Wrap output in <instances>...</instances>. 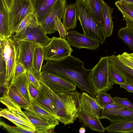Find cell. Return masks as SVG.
Returning <instances> with one entry per match:
<instances>
[{
	"mask_svg": "<svg viewBox=\"0 0 133 133\" xmlns=\"http://www.w3.org/2000/svg\"><path fill=\"white\" fill-rule=\"evenodd\" d=\"M42 70L50 72L75 85L82 91L93 97L95 94L89 80L90 70L87 69L80 59L71 55L62 59L46 60Z\"/></svg>",
	"mask_w": 133,
	"mask_h": 133,
	"instance_id": "6da1fadb",
	"label": "cell"
},
{
	"mask_svg": "<svg viewBox=\"0 0 133 133\" xmlns=\"http://www.w3.org/2000/svg\"><path fill=\"white\" fill-rule=\"evenodd\" d=\"M48 88L55 104L58 120L65 125L73 123L78 118L80 112L81 93L76 90L56 93Z\"/></svg>",
	"mask_w": 133,
	"mask_h": 133,
	"instance_id": "7a4b0ae2",
	"label": "cell"
},
{
	"mask_svg": "<svg viewBox=\"0 0 133 133\" xmlns=\"http://www.w3.org/2000/svg\"><path fill=\"white\" fill-rule=\"evenodd\" d=\"M75 3L77 18L80 22L84 34L103 44L107 37L104 30L95 21L87 4L82 0H76Z\"/></svg>",
	"mask_w": 133,
	"mask_h": 133,
	"instance_id": "3957f363",
	"label": "cell"
},
{
	"mask_svg": "<svg viewBox=\"0 0 133 133\" xmlns=\"http://www.w3.org/2000/svg\"><path fill=\"white\" fill-rule=\"evenodd\" d=\"M109 56L102 57L96 65L90 70L89 80L95 94L106 92L113 88L109 78Z\"/></svg>",
	"mask_w": 133,
	"mask_h": 133,
	"instance_id": "277c9868",
	"label": "cell"
},
{
	"mask_svg": "<svg viewBox=\"0 0 133 133\" xmlns=\"http://www.w3.org/2000/svg\"><path fill=\"white\" fill-rule=\"evenodd\" d=\"M0 53L6 64V81L9 82L12 79L16 67L18 63L19 46L16 41L10 37L0 39Z\"/></svg>",
	"mask_w": 133,
	"mask_h": 133,
	"instance_id": "5b68a950",
	"label": "cell"
},
{
	"mask_svg": "<svg viewBox=\"0 0 133 133\" xmlns=\"http://www.w3.org/2000/svg\"><path fill=\"white\" fill-rule=\"evenodd\" d=\"M44 60L57 61L71 55L73 50L68 41L63 37H53L46 45L43 46Z\"/></svg>",
	"mask_w": 133,
	"mask_h": 133,
	"instance_id": "8992f818",
	"label": "cell"
},
{
	"mask_svg": "<svg viewBox=\"0 0 133 133\" xmlns=\"http://www.w3.org/2000/svg\"><path fill=\"white\" fill-rule=\"evenodd\" d=\"M33 13L32 0H13L9 12L10 26L12 35L21 21L28 14Z\"/></svg>",
	"mask_w": 133,
	"mask_h": 133,
	"instance_id": "52a82bcc",
	"label": "cell"
},
{
	"mask_svg": "<svg viewBox=\"0 0 133 133\" xmlns=\"http://www.w3.org/2000/svg\"><path fill=\"white\" fill-rule=\"evenodd\" d=\"M38 76L39 80L44 82L55 92L76 90L77 86L75 85L49 71L42 70Z\"/></svg>",
	"mask_w": 133,
	"mask_h": 133,
	"instance_id": "ba28073f",
	"label": "cell"
},
{
	"mask_svg": "<svg viewBox=\"0 0 133 133\" xmlns=\"http://www.w3.org/2000/svg\"><path fill=\"white\" fill-rule=\"evenodd\" d=\"M66 5V0H57L48 15L40 23L46 34H54L55 29V17L63 18Z\"/></svg>",
	"mask_w": 133,
	"mask_h": 133,
	"instance_id": "9c48e42d",
	"label": "cell"
},
{
	"mask_svg": "<svg viewBox=\"0 0 133 133\" xmlns=\"http://www.w3.org/2000/svg\"><path fill=\"white\" fill-rule=\"evenodd\" d=\"M51 38L47 35L35 15L28 25L26 36L19 41H24L38 44L42 46L47 45Z\"/></svg>",
	"mask_w": 133,
	"mask_h": 133,
	"instance_id": "30bf717a",
	"label": "cell"
},
{
	"mask_svg": "<svg viewBox=\"0 0 133 133\" xmlns=\"http://www.w3.org/2000/svg\"><path fill=\"white\" fill-rule=\"evenodd\" d=\"M68 31L66 38L71 46L79 49L86 48L91 50L99 48V43L84 34L75 30H69Z\"/></svg>",
	"mask_w": 133,
	"mask_h": 133,
	"instance_id": "8fae6325",
	"label": "cell"
},
{
	"mask_svg": "<svg viewBox=\"0 0 133 133\" xmlns=\"http://www.w3.org/2000/svg\"><path fill=\"white\" fill-rule=\"evenodd\" d=\"M0 116L7 119L17 126L35 133V126L22 111L1 109Z\"/></svg>",
	"mask_w": 133,
	"mask_h": 133,
	"instance_id": "7c38bea8",
	"label": "cell"
},
{
	"mask_svg": "<svg viewBox=\"0 0 133 133\" xmlns=\"http://www.w3.org/2000/svg\"><path fill=\"white\" fill-rule=\"evenodd\" d=\"M80 112H84L92 117L99 119L102 108L98 103L96 98L87 92H83L79 99Z\"/></svg>",
	"mask_w": 133,
	"mask_h": 133,
	"instance_id": "4fadbf2b",
	"label": "cell"
},
{
	"mask_svg": "<svg viewBox=\"0 0 133 133\" xmlns=\"http://www.w3.org/2000/svg\"><path fill=\"white\" fill-rule=\"evenodd\" d=\"M19 46L18 63L20 62L25 66L27 70L33 69L32 61L35 49L39 44L24 41H17Z\"/></svg>",
	"mask_w": 133,
	"mask_h": 133,
	"instance_id": "5bb4252c",
	"label": "cell"
},
{
	"mask_svg": "<svg viewBox=\"0 0 133 133\" xmlns=\"http://www.w3.org/2000/svg\"><path fill=\"white\" fill-rule=\"evenodd\" d=\"M39 80L41 84V88L38 96L34 100L42 108L53 115L58 120L55 104L48 87L44 82Z\"/></svg>",
	"mask_w": 133,
	"mask_h": 133,
	"instance_id": "9a60e30c",
	"label": "cell"
},
{
	"mask_svg": "<svg viewBox=\"0 0 133 133\" xmlns=\"http://www.w3.org/2000/svg\"><path fill=\"white\" fill-rule=\"evenodd\" d=\"M106 119L115 123L133 120V110L122 108L112 109L103 108L99 119Z\"/></svg>",
	"mask_w": 133,
	"mask_h": 133,
	"instance_id": "2e32d148",
	"label": "cell"
},
{
	"mask_svg": "<svg viewBox=\"0 0 133 133\" xmlns=\"http://www.w3.org/2000/svg\"><path fill=\"white\" fill-rule=\"evenodd\" d=\"M23 111L35 126V133L54 132V129L57 125L47 121L30 112L26 110Z\"/></svg>",
	"mask_w": 133,
	"mask_h": 133,
	"instance_id": "e0dca14e",
	"label": "cell"
},
{
	"mask_svg": "<svg viewBox=\"0 0 133 133\" xmlns=\"http://www.w3.org/2000/svg\"><path fill=\"white\" fill-rule=\"evenodd\" d=\"M57 0H33L34 13L40 24L45 18Z\"/></svg>",
	"mask_w": 133,
	"mask_h": 133,
	"instance_id": "ac0fdd59",
	"label": "cell"
},
{
	"mask_svg": "<svg viewBox=\"0 0 133 133\" xmlns=\"http://www.w3.org/2000/svg\"><path fill=\"white\" fill-rule=\"evenodd\" d=\"M109 63L113 66L123 76L127 84L133 85V68L121 61L117 55L112 54L109 56Z\"/></svg>",
	"mask_w": 133,
	"mask_h": 133,
	"instance_id": "d6986e66",
	"label": "cell"
},
{
	"mask_svg": "<svg viewBox=\"0 0 133 133\" xmlns=\"http://www.w3.org/2000/svg\"><path fill=\"white\" fill-rule=\"evenodd\" d=\"M10 26L9 11L2 0H0V39L12 36Z\"/></svg>",
	"mask_w": 133,
	"mask_h": 133,
	"instance_id": "ffe728a7",
	"label": "cell"
},
{
	"mask_svg": "<svg viewBox=\"0 0 133 133\" xmlns=\"http://www.w3.org/2000/svg\"><path fill=\"white\" fill-rule=\"evenodd\" d=\"M62 18V23L67 31L76 27L78 19L75 3L66 5Z\"/></svg>",
	"mask_w": 133,
	"mask_h": 133,
	"instance_id": "44dd1931",
	"label": "cell"
},
{
	"mask_svg": "<svg viewBox=\"0 0 133 133\" xmlns=\"http://www.w3.org/2000/svg\"><path fill=\"white\" fill-rule=\"evenodd\" d=\"M22 108L47 121L57 125L59 124V121L53 115L42 108L34 100L30 102L28 105Z\"/></svg>",
	"mask_w": 133,
	"mask_h": 133,
	"instance_id": "7402d4cb",
	"label": "cell"
},
{
	"mask_svg": "<svg viewBox=\"0 0 133 133\" xmlns=\"http://www.w3.org/2000/svg\"><path fill=\"white\" fill-rule=\"evenodd\" d=\"M79 122L82 123L84 127L91 130L100 132H104L105 128L99 119L95 118L87 114L80 112L78 117Z\"/></svg>",
	"mask_w": 133,
	"mask_h": 133,
	"instance_id": "603a6c76",
	"label": "cell"
},
{
	"mask_svg": "<svg viewBox=\"0 0 133 133\" xmlns=\"http://www.w3.org/2000/svg\"><path fill=\"white\" fill-rule=\"evenodd\" d=\"M102 0H89L87 5L98 25L104 30L102 11Z\"/></svg>",
	"mask_w": 133,
	"mask_h": 133,
	"instance_id": "cb8c5ba5",
	"label": "cell"
},
{
	"mask_svg": "<svg viewBox=\"0 0 133 133\" xmlns=\"http://www.w3.org/2000/svg\"><path fill=\"white\" fill-rule=\"evenodd\" d=\"M115 5L123 15L126 26L133 30V5L120 0L116 1Z\"/></svg>",
	"mask_w": 133,
	"mask_h": 133,
	"instance_id": "d4e9b609",
	"label": "cell"
},
{
	"mask_svg": "<svg viewBox=\"0 0 133 133\" xmlns=\"http://www.w3.org/2000/svg\"><path fill=\"white\" fill-rule=\"evenodd\" d=\"M10 83L16 86L30 103L34 100L30 94L29 90L30 82L26 72L11 81Z\"/></svg>",
	"mask_w": 133,
	"mask_h": 133,
	"instance_id": "484cf974",
	"label": "cell"
},
{
	"mask_svg": "<svg viewBox=\"0 0 133 133\" xmlns=\"http://www.w3.org/2000/svg\"><path fill=\"white\" fill-rule=\"evenodd\" d=\"M102 3L104 30L107 37H109L112 35L113 29V22L112 17L113 9L103 0Z\"/></svg>",
	"mask_w": 133,
	"mask_h": 133,
	"instance_id": "4316f807",
	"label": "cell"
},
{
	"mask_svg": "<svg viewBox=\"0 0 133 133\" xmlns=\"http://www.w3.org/2000/svg\"><path fill=\"white\" fill-rule=\"evenodd\" d=\"M105 129L108 132L110 133L133 132V120L112 123Z\"/></svg>",
	"mask_w": 133,
	"mask_h": 133,
	"instance_id": "83f0119b",
	"label": "cell"
},
{
	"mask_svg": "<svg viewBox=\"0 0 133 133\" xmlns=\"http://www.w3.org/2000/svg\"><path fill=\"white\" fill-rule=\"evenodd\" d=\"M7 95L22 108L30 104L17 87L12 84L9 85Z\"/></svg>",
	"mask_w": 133,
	"mask_h": 133,
	"instance_id": "f1b7e54d",
	"label": "cell"
},
{
	"mask_svg": "<svg viewBox=\"0 0 133 133\" xmlns=\"http://www.w3.org/2000/svg\"><path fill=\"white\" fill-rule=\"evenodd\" d=\"M44 60L43 46H39L35 49L32 61L33 69L38 74L41 71L42 64Z\"/></svg>",
	"mask_w": 133,
	"mask_h": 133,
	"instance_id": "f546056e",
	"label": "cell"
},
{
	"mask_svg": "<svg viewBox=\"0 0 133 133\" xmlns=\"http://www.w3.org/2000/svg\"><path fill=\"white\" fill-rule=\"evenodd\" d=\"M118 35L133 51V30L126 26L118 30Z\"/></svg>",
	"mask_w": 133,
	"mask_h": 133,
	"instance_id": "4dcf8cb0",
	"label": "cell"
},
{
	"mask_svg": "<svg viewBox=\"0 0 133 133\" xmlns=\"http://www.w3.org/2000/svg\"><path fill=\"white\" fill-rule=\"evenodd\" d=\"M109 78L110 82L113 85L120 83H126V81L123 76L113 66L109 63Z\"/></svg>",
	"mask_w": 133,
	"mask_h": 133,
	"instance_id": "1f68e13d",
	"label": "cell"
},
{
	"mask_svg": "<svg viewBox=\"0 0 133 133\" xmlns=\"http://www.w3.org/2000/svg\"><path fill=\"white\" fill-rule=\"evenodd\" d=\"M95 97L98 103L102 108L105 105L115 103L110 95L105 91L98 93Z\"/></svg>",
	"mask_w": 133,
	"mask_h": 133,
	"instance_id": "d6a6232c",
	"label": "cell"
},
{
	"mask_svg": "<svg viewBox=\"0 0 133 133\" xmlns=\"http://www.w3.org/2000/svg\"><path fill=\"white\" fill-rule=\"evenodd\" d=\"M0 101L7 107L9 110L22 111L21 108L7 95L0 97Z\"/></svg>",
	"mask_w": 133,
	"mask_h": 133,
	"instance_id": "836d02e7",
	"label": "cell"
},
{
	"mask_svg": "<svg viewBox=\"0 0 133 133\" xmlns=\"http://www.w3.org/2000/svg\"><path fill=\"white\" fill-rule=\"evenodd\" d=\"M26 72L30 83L40 90L41 88V84L38 74L33 69L27 70Z\"/></svg>",
	"mask_w": 133,
	"mask_h": 133,
	"instance_id": "e575fe53",
	"label": "cell"
},
{
	"mask_svg": "<svg viewBox=\"0 0 133 133\" xmlns=\"http://www.w3.org/2000/svg\"><path fill=\"white\" fill-rule=\"evenodd\" d=\"M112 98L115 103L121 107L133 110V104L129 100L127 97H114Z\"/></svg>",
	"mask_w": 133,
	"mask_h": 133,
	"instance_id": "d590c367",
	"label": "cell"
},
{
	"mask_svg": "<svg viewBox=\"0 0 133 133\" xmlns=\"http://www.w3.org/2000/svg\"><path fill=\"white\" fill-rule=\"evenodd\" d=\"M0 126H3L8 132L12 133H33V132L24 129L21 127L17 126H12L8 125L5 123L1 121Z\"/></svg>",
	"mask_w": 133,
	"mask_h": 133,
	"instance_id": "8d00e7d4",
	"label": "cell"
},
{
	"mask_svg": "<svg viewBox=\"0 0 133 133\" xmlns=\"http://www.w3.org/2000/svg\"><path fill=\"white\" fill-rule=\"evenodd\" d=\"M6 73L5 62L2 54L0 53V84L7 82L6 81Z\"/></svg>",
	"mask_w": 133,
	"mask_h": 133,
	"instance_id": "74e56055",
	"label": "cell"
},
{
	"mask_svg": "<svg viewBox=\"0 0 133 133\" xmlns=\"http://www.w3.org/2000/svg\"><path fill=\"white\" fill-rule=\"evenodd\" d=\"M55 29L59 34V37L65 38L68 34V31L65 29L64 25L61 22V20L57 17H55Z\"/></svg>",
	"mask_w": 133,
	"mask_h": 133,
	"instance_id": "f35d334b",
	"label": "cell"
},
{
	"mask_svg": "<svg viewBox=\"0 0 133 133\" xmlns=\"http://www.w3.org/2000/svg\"><path fill=\"white\" fill-rule=\"evenodd\" d=\"M27 69L24 65L20 62L18 63L15 70L13 78L11 81L25 72Z\"/></svg>",
	"mask_w": 133,
	"mask_h": 133,
	"instance_id": "ab89813d",
	"label": "cell"
},
{
	"mask_svg": "<svg viewBox=\"0 0 133 133\" xmlns=\"http://www.w3.org/2000/svg\"><path fill=\"white\" fill-rule=\"evenodd\" d=\"M34 16L33 13L28 14L21 22L16 28L15 34L16 33L21 30L23 27L28 24Z\"/></svg>",
	"mask_w": 133,
	"mask_h": 133,
	"instance_id": "60d3db41",
	"label": "cell"
},
{
	"mask_svg": "<svg viewBox=\"0 0 133 133\" xmlns=\"http://www.w3.org/2000/svg\"><path fill=\"white\" fill-rule=\"evenodd\" d=\"M29 90L31 98L33 99H35L38 96L40 90L30 83L29 85Z\"/></svg>",
	"mask_w": 133,
	"mask_h": 133,
	"instance_id": "b9f144b4",
	"label": "cell"
},
{
	"mask_svg": "<svg viewBox=\"0 0 133 133\" xmlns=\"http://www.w3.org/2000/svg\"><path fill=\"white\" fill-rule=\"evenodd\" d=\"M119 60L125 65L133 68V62L123 56L122 54L117 55Z\"/></svg>",
	"mask_w": 133,
	"mask_h": 133,
	"instance_id": "7bdbcfd3",
	"label": "cell"
},
{
	"mask_svg": "<svg viewBox=\"0 0 133 133\" xmlns=\"http://www.w3.org/2000/svg\"><path fill=\"white\" fill-rule=\"evenodd\" d=\"M9 85V82H8L0 84V97L7 95Z\"/></svg>",
	"mask_w": 133,
	"mask_h": 133,
	"instance_id": "ee69618b",
	"label": "cell"
},
{
	"mask_svg": "<svg viewBox=\"0 0 133 133\" xmlns=\"http://www.w3.org/2000/svg\"><path fill=\"white\" fill-rule=\"evenodd\" d=\"M120 88H123L127 91L133 93V85L127 84L120 83L118 84Z\"/></svg>",
	"mask_w": 133,
	"mask_h": 133,
	"instance_id": "f6af8a7d",
	"label": "cell"
},
{
	"mask_svg": "<svg viewBox=\"0 0 133 133\" xmlns=\"http://www.w3.org/2000/svg\"><path fill=\"white\" fill-rule=\"evenodd\" d=\"M9 12L10 11L13 0H2Z\"/></svg>",
	"mask_w": 133,
	"mask_h": 133,
	"instance_id": "bcb514c9",
	"label": "cell"
},
{
	"mask_svg": "<svg viewBox=\"0 0 133 133\" xmlns=\"http://www.w3.org/2000/svg\"><path fill=\"white\" fill-rule=\"evenodd\" d=\"M103 108L112 109H117L122 108V107H121L120 106L118 105L115 103L114 104H112L105 105L104 106Z\"/></svg>",
	"mask_w": 133,
	"mask_h": 133,
	"instance_id": "7dc6e473",
	"label": "cell"
},
{
	"mask_svg": "<svg viewBox=\"0 0 133 133\" xmlns=\"http://www.w3.org/2000/svg\"><path fill=\"white\" fill-rule=\"evenodd\" d=\"M86 131L85 128L83 127H81L79 130V132L80 133H84Z\"/></svg>",
	"mask_w": 133,
	"mask_h": 133,
	"instance_id": "c3c4849f",
	"label": "cell"
},
{
	"mask_svg": "<svg viewBox=\"0 0 133 133\" xmlns=\"http://www.w3.org/2000/svg\"><path fill=\"white\" fill-rule=\"evenodd\" d=\"M125 2L133 5V0H120Z\"/></svg>",
	"mask_w": 133,
	"mask_h": 133,
	"instance_id": "681fc988",
	"label": "cell"
},
{
	"mask_svg": "<svg viewBox=\"0 0 133 133\" xmlns=\"http://www.w3.org/2000/svg\"><path fill=\"white\" fill-rule=\"evenodd\" d=\"M83 2L87 4L88 3L89 0H82Z\"/></svg>",
	"mask_w": 133,
	"mask_h": 133,
	"instance_id": "f907efd6",
	"label": "cell"
}]
</instances>
